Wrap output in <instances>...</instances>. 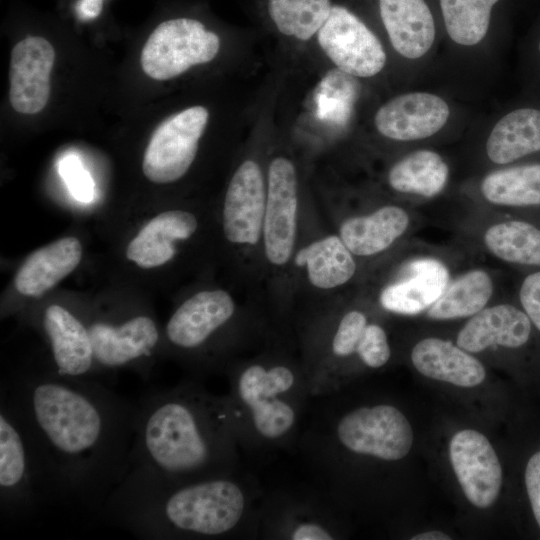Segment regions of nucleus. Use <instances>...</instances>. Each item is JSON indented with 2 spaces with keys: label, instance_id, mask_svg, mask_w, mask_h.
I'll use <instances>...</instances> for the list:
<instances>
[{
  "label": "nucleus",
  "instance_id": "2",
  "mask_svg": "<svg viewBox=\"0 0 540 540\" xmlns=\"http://www.w3.org/2000/svg\"><path fill=\"white\" fill-rule=\"evenodd\" d=\"M233 430L229 400L196 383L155 390L137 402L131 467L174 482L228 476Z\"/></svg>",
  "mask_w": 540,
  "mask_h": 540
},
{
  "label": "nucleus",
  "instance_id": "4",
  "mask_svg": "<svg viewBox=\"0 0 540 540\" xmlns=\"http://www.w3.org/2000/svg\"><path fill=\"white\" fill-rule=\"evenodd\" d=\"M31 445L22 423L0 397V512L5 518L27 516L43 501Z\"/></svg>",
  "mask_w": 540,
  "mask_h": 540
},
{
  "label": "nucleus",
  "instance_id": "10",
  "mask_svg": "<svg viewBox=\"0 0 540 540\" xmlns=\"http://www.w3.org/2000/svg\"><path fill=\"white\" fill-rule=\"evenodd\" d=\"M298 180L291 160L279 156L268 168L262 241L267 261L277 267L293 257L297 231Z\"/></svg>",
  "mask_w": 540,
  "mask_h": 540
},
{
  "label": "nucleus",
  "instance_id": "37",
  "mask_svg": "<svg viewBox=\"0 0 540 540\" xmlns=\"http://www.w3.org/2000/svg\"><path fill=\"white\" fill-rule=\"evenodd\" d=\"M525 485L534 517L540 527V451L527 463Z\"/></svg>",
  "mask_w": 540,
  "mask_h": 540
},
{
  "label": "nucleus",
  "instance_id": "14",
  "mask_svg": "<svg viewBox=\"0 0 540 540\" xmlns=\"http://www.w3.org/2000/svg\"><path fill=\"white\" fill-rule=\"evenodd\" d=\"M54 60L52 44L42 37L28 36L14 46L10 60L9 99L15 111L35 114L46 106Z\"/></svg>",
  "mask_w": 540,
  "mask_h": 540
},
{
  "label": "nucleus",
  "instance_id": "23",
  "mask_svg": "<svg viewBox=\"0 0 540 540\" xmlns=\"http://www.w3.org/2000/svg\"><path fill=\"white\" fill-rule=\"evenodd\" d=\"M408 212L396 205L344 220L339 236L354 256L368 257L386 251L407 231Z\"/></svg>",
  "mask_w": 540,
  "mask_h": 540
},
{
  "label": "nucleus",
  "instance_id": "31",
  "mask_svg": "<svg viewBox=\"0 0 540 540\" xmlns=\"http://www.w3.org/2000/svg\"><path fill=\"white\" fill-rule=\"evenodd\" d=\"M499 0H440L444 25L457 44L473 46L487 34L493 7Z\"/></svg>",
  "mask_w": 540,
  "mask_h": 540
},
{
  "label": "nucleus",
  "instance_id": "13",
  "mask_svg": "<svg viewBox=\"0 0 540 540\" xmlns=\"http://www.w3.org/2000/svg\"><path fill=\"white\" fill-rule=\"evenodd\" d=\"M267 184L259 164L245 160L234 172L223 204V231L236 245L255 246L262 239Z\"/></svg>",
  "mask_w": 540,
  "mask_h": 540
},
{
  "label": "nucleus",
  "instance_id": "20",
  "mask_svg": "<svg viewBox=\"0 0 540 540\" xmlns=\"http://www.w3.org/2000/svg\"><path fill=\"white\" fill-rule=\"evenodd\" d=\"M380 15L393 48L403 57L418 59L435 39V23L424 0H379Z\"/></svg>",
  "mask_w": 540,
  "mask_h": 540
},
{
  "label": "nucleus",
  "instance_id": "41",
  "mask_svg": "<svg viewBox=\"0 0 540 540\" xmlns=\"http://www.w3.org/2000/svg\"><path fill=\"white\" fill-rule=\"evenodd\" d=\"M539 51H540V42H539Z\"/></svg>",
  "mask_w": 540,
  "mask_h": 540
},
{
  "label": "nucleus",
  "instance_id": "17",
  "mask_svg": "<svg viewBox=\"0 0 540 540\" xmlns=\"http://www.w3.org/2000/svg\"><path fill=\"white\" fill-rule=\"evenodd\" d=\"M42 327L51 348L54 371L61 375L92 379L96 364L88 325L65 307L49 305Z\"/></svg>",
  "mask_w": 540,
  "mask_h": 540
},
{
  "label": "nucleus",
  "instance_id": "29",
  "mask_svg": "<svg viewBox=\"0 0 540 540\" xmlns=\"http://www.w3.org/2000/svg\"><path fill=\"white\" fill-rule=\"evenodd\" d=\"M486 201L500 206L540 204V164L508 167L487 174L481 182Z\"/></svg>",
  "mask_w": 540,
  "mask_h": 540
},
{
  "label": "nucleus",
  "instance_id": "7",
  "mask_svg": "<svg viewBox=\"0 0 540 540\" xmlns=\"http://www.w3.org/2000/svg\"><path fill=\"white\" fill-rule=\"evenodd\" d=\"M209 118L203 106L186 108L165 119L146 147L142 170L148 180L166 184L183 177L192 165Z\"/></svg>",
  "mask_w": 540,
  "mask_h": 540
},
{
  "label": "nucleus",
  "instance_id": "12",
  "mask_svg": "<svg viewBox=\"0 0 540 540\" xmlns=\"http://www.w3.org/2000/svg\"><path fill=\"white\" fill-rule=\"evenodd\" d=\"M449 455L469 502L478 508L493 505L502 485V468L487 437L476 430H461L450 441Z\"/></svg>",
  "mask_w": 540,
  "mask_h": 540
},
{
  "label": "nucleus",
  "instance_id": "34",
  "mask_svg": "<svg viewBox=\"0 0 540 540\" xmlns=\"http://www.w3.org/2000/svg\"><path fill=\"white\" fill-rule=\"evenodd\" d=\"M356 355L369 368H380L390 359L391 349L385 330L376 323H368Z\"/></svg>",
  "mask_w": 540,
  "mask_h": 540
},
{
  "label": "nucleus",
  "instance_id": "3",
  "mask_svg": "<svg viewBox=\"0 0 540 540\" xmlns=\"http://www.w3.org/2000/svg\"><path fill=\"white\" fill-rule=\"evenodd\" d=\"M245 508L244 490L229 476L174 482L131 467L101 511L139 538L163 540L226 536Z\"/></svg>",
  "mask_w": 540,
  "mask_h": 540
},
{
  "label": "nucleus",
  "instance_id": "21",
  "mask_svg": "<svg viewBox=\"0 0 540 540\" xmlns=\"http://www.w3.org/2000/svg\"><path fill=\"white\" fill-rule=\"evenodd\" d=\"M197 226V219L190 212H163L146 223L130 241L126 257L142 268L161 266L175 256L174 242L188 239Z\"/></svg>",
  "mask_w": 540,
  "mask_h": 540
},
{
  "label": "nucleus",
  "instance_id": "35",
  "mask_svg": "<svg viewBox=\"0 0 540 540\" xmlns=\"http://www.w3.org/2000/svg\"><path fill=\"white\" fill-rule=\"evenodd\" d=\"M59 173L70 193L80 202H90L94 196V183L88 171L75 155H66L59 162Z\"/></svg>",
  "mask_w": 540,
  "mask_h": 540
},
{
  "label": "nucleus",
  "instance_id": "26",
  "mask_svg": "<svg viewBox=\"0 0 540 540\" xmlns=\"http://www.w3.org/2000/svg\"><path fill=\"white\" fill-rule=\"evenodd\" d=\"M540 151V109L518 108L503 116L491 130L486 153L495 164H508Z\"/></svg>",
  "mask_w": 540,
  "mask_h": 540
},
{
  "label": "nucleus",
  "instance_id": "24",
  "mask_svg": "<svg viewBox=\"0 0 540 540\" xmlns=\"http://www.w3.org/2000/svg\"><path fill=\"white\" fill-rule=\"evenodd\" d=\"M293 261L306 270L310 283L321 290H330L348 283L355 275L354 255L339 235H328L300 248Z\"/></svg>",
  "mask_w": 540,
  "mask_h": 540
},
{
  "label": "nucleus",
  "instance_id": "11",
  "mask_svg": "<svg viewBox=\"0 0 540 540\" xmlns=\"http://www.w3.org/2000/svg\"><path fill=\"white\" fill-rule=\"evenodd\" d=\"M88 330L99 370L140 367L142 373L141 363L154 354L160 341L156 322L147 315L119 323L95 320Z\"/></svg>",
  "mask_w": 540,
  "mask_h": 540
},
{
  "label": "nucleus",
  "instance_id": "19",
  "mask_svg": "<svg viewBox=\"0 0 540 540\" xmlns=\"http://www.w3.org/2000/svg\"><path fill=\"white\" fill-rule=\"evenodd\" d=\"M411 361L422 375L460 387H475L486 376L483 364L470 352L441 338L428 337L416 343Z\"/></svg>",
  "mask_w": 540,
  "mask_h": 540
},
{
  "label": "nucleus",
  "instance_id": "33",
  "mask_svg": "<svg viewBox=\"0 0 540 540\" xmlns=\"http://www.w3.org/2000/svg\"><path fill=\"white\" fill-rule=\"evenodd\" d=\"M368 320L359 310H351L343 315L331 342V351L335 357L346 358L357 353Z\"/></svg>",
  "mask_w": 540,
  "mask_h": 540
},
{
  "label": "nucleus",
  "instance_id": "38",
  "mask_svg": "<svg viewBox=\"0 0 540 540\" xmlns=\"http://www.w3.org/2000/svg\"><path fill=\"white\" fill-rule=\"evenodd\" d=\"M289 538L293 540H331L332 534L326 527L317 522H301L289 531Z\"/></svg>",
  "mask_w": 540,
  "mask_h": 540
},
{
  "label": "nucleus",
  "instance_id": "40",
  "mask_svg": "<svg viewBox=\"0 0 540 540\" xmlns=\"http://www.w3.org/2000/svg\"><path fill=\"white\" fill-rule=\"evenodd\" d=\"M412 540H450L451 537H449L447 534L441 532V531H428L424 533L417 534L411 538Z\"/></svg>",
  "mask_w": 540,
  "mask_h": 540
},
{
  "label": "nucleus",
  "instance_id": "5",
  "mask_svg": "<svg viewBox=\"0 0 540 540\" xmlns=\"http://www.w3.org/2000/svg\"><path fill=\"white\" fill-rule=\"evenodd\" d=\"M295 384V373L288 366L252 364L233 382V396L249 412L256 432L277 440L296 423V411L285 398Z\"/></svg>",
  "mask_w": 540,
  "mask_h": 540
},
{
  "label": "nucleus",
  "instance_id": "16",
  "mask_svg": "<svg viewBox=\"0 0 540 540\" xmlns=\"http://www.w3.org/2000/svg\"><path fill=\"white\" fill-rule=\"evenodd\" d=\"M449 114V106L441 97L426 92H412L396 96L383 104L375 114L374 124L386 138L414 141L440 131Z\"/></svg>",
  "mask_w": 540,
  "mask_h": 540
},
{
  "label": "nucleus",
  "instance_id": "18",
  "mask_svg": "<svg viewBox=\"0 0 540 540\" xmlns=\"http://www.w3.org/2000/svg\"><path fill=\"white\" fill-rule=\"evenodd\" d=\"M531 333V321L525 312L510 304L485 307L466 322L456 344L470 353L493 346L518 348Z\"/></svg>",
  "mask_w": 540,
  "mask_h": 540
},
{
  "label": "nucleus",
  "instance_id": "36",
  "mask_svg": "<svg viewBox=\"0 0 540 540\" xmlns=\"http://www.w3.org/2000/svg\"><path fill=\"white\" fill-rule=\"evenodd\" d=\"M519 298L526 315L540 330V271L525 277L520 287Z\"/></svg>",
  "mask_w": 540,
  "mask_h": 540
},
{
  "label": "nucleus",
  "instance_id": "28",
  "mask_svg": "<svg viewBox=\"0 0 540 540\" xmlns=\"http://www.w3.org/2000/svg\"><path fill=\"white\" fill-rule=\"evenodd\" d=\"M493 291V279L487 271L469 270L447 284L427 315L434 320L471 317L486 307Z\"/></svg>",
  "mask_w": 540,
  "mask_h": 540
},
{
  "label": "nucleus",
  "instance_id": "8",
  "mask_svg": "<svg viewBox=\"0 0 540 540\" xmlns=\"http://www.w3.org/2000/svg\"><path fill=\"white\" fill-rule=\"evenodd\" d=\"M336 435L349 451L385 461L404 458L413 444V430L405 415L386 404L356 408L338 422Z\"/></svg>",
  "mask_w": 540,
  "mask_h": 540
},
{
  "label": "nucleus",
  "instance_id": "27",
  "mask_svg": "<svg viewBox=\"0 0 540 540\" xmlns=\"http://www.w3.org/2000/svg\"><path fill=\"white\" fill-rule=\"evenodd\" d=\"M449 168L442 156L432 150L414 151L398 162L388 172V184L402 194L431 198L445 188Z\"/></svg>",
  "mask_w": 540,
  "mask_h": 540
},
{
  "label": "nucleus",
  "instance_id": "22",
  "mask_svg": "<svg viewBox=\"0 0 540 540\" xmlns=\"http://www.w3.org/2000/svg\"><path fill=\"white\" fill-rule=\"evenodd\" d=\"M82 245L75 237L58 239L32 252L18 269L14 285L28 297H41L80 263Z\"/></svg>",
  "mask_w": 540,
  "mask_h": 540
},
{
  "label": "nucleus",
  "instance_id": "1",
  "mask_svg": "<svg viewBox=\"0 0 540 540\" xmlns=\"http://www.w3.org/2000/svg\"><path fill=\"white\" fill-rule=\"evenodd\" d=\"M29 439L43 497L101 511L131 469L137 403L94 379L23 374L1 384Z\"/></svg>",
  "mask_w": 540,
  "mask_h": 540
},
{
  "label": "nucleus",
  "instance_id": "39",
  "mask_svg": "<svg viewBox=\"0 0 540 540\" xmlns=\"http://www.w3.org/2000/svg\"><path fill=\"white\" fill-rule=\"evenodd\" d=\"M102 5L103 0H81L77 11L84 19L95 18L100 14Z\"/></svg>",
  "mask_w": 540,
  "mask_h": 540
},
{
  "label": "nucleus",
  "instance_id": "32",
  "mask_svg": "<svg viewBox=\"0 0 540 540\" xmlns=\"http://www.w3.org/2000/svg\"><path fill=\"white\" fill-rule=\"evenodd\" d=\"M329 0H269V14L284 35L309 40L327 20Z\"/></svg>",
  "mask_w": 540,
  "mask_h": 540
},
{
  "label": "nucleus",
  "instance_id": "30",
  "mask_svg": "<svg viewBox=\"0 0 540 540\" xmlns=\"http://www.w3.org/2000/svg\"><path fill=\"white\" fill-rule=\"evenodd\" d=\"M483 241L486 249L502 261L540 266V229L530 223H495L485 231Z\"/></svg>",
  "mask_w": 540,
  "mask_h": 540
},
{
  "label": "nucleus",
  "instance_id": "9",
  "mask_svg": "<svg viewBox=\"0 0 540 540\" xmlns=\"http://www.w3.org/2000/svg\"><path fill=\"white\" fill-rule=\"evenodd\" d=\"M318 42L327 57L348 75L372 77L385 66L386 53L379 39L344 7L332 6L318 31Z\"/></svg>",
  "mask_w": 540,
  "mask_h": 540
},
{
  "label": "nucleus",
  "instance_id": "25",
  "mask_svg": "<svg viewBox=\"0 0 540 540\" xmlns=\"http://www.w3.org/2000/svg\"><path fill=\"white\" fill-rule=\"evenodd\" d=\"M410 276L385 287L380 294L381 306L398 314H417L428 309L447 286V272L434 260L412 264Z\"/></svg>",
  "mask_w": 540,
  "mask_h": 540
},
{
  "label": "nucleus",
  "instance_id": "15",
  "mask_svg": "<svg viewBox=\"0 0 540 540\" xmlns=\"http://www.w3.org/2000/svg\"><path fill=\"white\" fill-rule=\"evenodd\" d=\"M235 309L233 298L224 290L198 292L172 314L165 328L166 339L176 349L195 351L232 319Z\"/></svg>",
  "mask_w": 540,
  "mask_h": 540
},
{
  "label": "nucleus",
  "instance_id": "6",
  "mask_svg": "<svg viewBox=\"0 0 540 540\" xmlns=\"http://www.w3.org/2000/svg\"><path fill=\"white\" fill-rule=\"evenodd\" d=\"M219 37L190 18L162 22L148 37L141 66L147 76L164 81L175 78L192 66L208 63L218 54Z\"/></svg>",
  "mask_w": 540,
  "mask_h": 540
}]
</instances>
